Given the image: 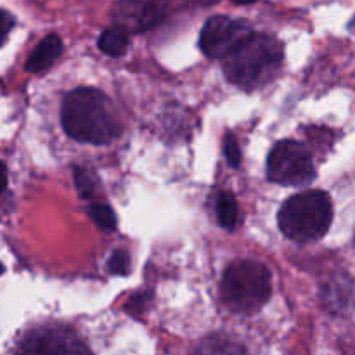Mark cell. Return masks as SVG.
Wrapping results in <instances>:
<instances>
[{
  "instance_id": "1",
  "label": "cell",
  "mask_w": 355,
  "mask_h": 355,
  "mask_svg": "<svg viewBox=\"0 0 355 355\" xmlns=\"http://www.w3.org/2000/svg\"><path fill=\"white\" fill-rule=\"evenodd\" d=\"M61 123L69 137L85 144H110L121 134L111 101L103 90L92 87H82L64 97Z\"/></svg>"
},
{
  "instance_id": "2",
  "label": "cell",
  "mask_w": 355,
  "mask_h": 355,
  "mask_svg": "<svg viewBox=\"0 0 355 355\" xmlns=\"http://www.w3.org/2000/svg\"><path fill=\"white\" fill-rule=\"evenodd\" d=\"M283 59V44L276 37L252 33L224 59V73L232 85L257 90L277 75Z\"/></svg>"
},
{
  "instance_id": "3",
  "label": "cell",
  "mask_w": 355,
  "mask_h": 355,
  "mask_svg": "<svg viewBox=\"0 0 355 355\" xmlns=\"http://www.w3.org/2000/svg\"><path fill=\"white\" fill-rule=\"evenodd\" d=\"M286 238L297 243L321 239L333 222V205L324 191H305L288 198L277 214Z\"/></svg>"
},
{
  "instance_id": "4",
  "label": "cell",
  "mask_w": 355,
  "mask_h": 355,
  "mask_svg": "<svg viewBox=\"0 0 355 355\" xmlns=\"http://www.w3.org/2000/svg\"><path fill=\"white\" fill-rule=\"evenodd\" d=\"M272 295V277L263 263L236 260L220 281V298L232 312L255 314Z\"/></svg>"
},
{
  "instance_id": "5",
  "label": "cell",
  "mask_w": 355,
  "mask_h": 355,
  "mask_svg": "<svg viewBox=\"0 0 355 355\" xmlns=\"http://www.w3.org/2000/svg\"><path fill=\"white\" fill-rule=\"evenodd\" d=\"M267 177L290 187H305L315 179V166L309 149L298 141H279L267 158Z\"/></svg>"
},
{
  "instance_id": "6",
  "label": "cell",
  "mask_w": 355,
  "mask_h": 355,
  "mask_svg": "<svg viewBox=\"0 0 355 355\" xmlns=\"http://www.w3.org/2000/svg\"><path fill=\"white\" fill-rule=\"evenodd\" d=\"M253 28L245 19L227 16H214L207 19L200 35V47L210 59H225L234 52L250 35Z\"/></svg>"
},
{
  "instance_id": "7",
  "label": "cell",
  "mask_w": 355,
  "mask_h": 355,
  "mask_svg": "<svg viewBox=\"0 0 355 355\" xmlns=\"http://www.w3.org/2000/svg\"><path fill=\"white\" fill-rule=\"evenodd\" d=\"M168 0H118L111 10L114 26L127 33H144L162 23Z\"/></svg>"
},
{
  "instance_id": "8",
  "label": "cell",
  "mask_w": 355,
  "mask_h": 355,
  "mask_svg": "<svg viewBox=\"0 0 355 355\" xmlns=\"http://www.w3.org/2000/svg\"><path fill=\"white\" fill-rule=\"evenodd\" d=\"M17 352L24 354H83L89 352L85 345L76 338L71 329L51 328L38 329L21 342Z\"/></svg>"
},
{
  "instance_id": "9",
  "label": "cell",
  "mask_w": 355,
  "mask_h": 355,
  "mask_svg": "<svg viewBox=\"0 0 355 355\" xmlns=\"http://www.w3.org/2000/svg\"><path fill=\"white\" fill-rule=\"evenodd\" d=\"M62 49H64V45H62V40L59 35H47V37L37 45V49L31 52L24 68L30 73L45 71V69L51 68V66L54 64L55 59L62 54Z\"/></svg>"
},
{
  "instance_id": "10",
  "label": "cell",
  "mask_w": 355,
  "mask_h": 355,
  "mask_svg": "<svg viewBox=\"0 0 355 355\" xmlns=\"http://www.w3.org/2000/svg\"><path fill=\"white\" fill-rule=\"evenodd\" d=\"M99 49L106 55H111V58H120L127 52L128 44H130V38H128V33L121 28L113 26L110 30H104L99 37Z\"/></svg>"
},
{
  "instance_id": "11",
  "label": "cell",
  "mask_w": 355,
  "mask_h": 355,
  "mask_svg": "<svg viewBox=\"0 0 355 355\" xmlns=\"http://www.w3.org/2000/svg\"><path fill=\"white\" fill-rule=\"evenodd\" d=\"M215 210H217L218 224H220L222 227H225L227 231H232V229L238 225V218H239L238 201H236V198L232 196L231 193L218 194Z\"/></svg>"
},
{
  "instance_id": "12",
  "label": "cell",
  "mask_w": 355,
  "mask_h": 355,
  "mask_svg": "<svg viewBox=\"0 0 355 355\" xmlns=\"http://www.w3.org/2000/svg\"><path fill=\"white\" fill-rule=\"evenodd\" d=\"M73 175H75V186L78 189L80 198L82 200H92L97 193V179L94 177V173L83 168V166H75Z\"/></svg>"
},
{
  "instance_id": "13",
  "label": "cell",
  "mask_w": 355,
  "mask_h": 355,
  "mask_svg": "<svg viewBox=\"0 0 355 355\" xmlns=\"http://www.w3.org/2000/svg\"><path fill=\"white\" fill-rule=\"evenodd\" d=\"M89 215L101 229L113 231L116 227V215L111 210V207L104 203H94L89 207Z\"/></svg>"
},
{
  "instance_id": "14",
  "label": "cell",
  "mask_w": 355,
  "mask_h": 355,
  "mask_svg": "<svg viewBox=\"0 0 355 355\" xmlns=\"http://www.w3.org/2000/svg\"><path fill=\"white\" fill-rule=\"evenodd\" d=\"M107 270L114 276H127L130 272V257L125 250H116L107 260Z\"/></svg>"
},
{
  "instance_id": "15",
  "label": "cell",
  "mask_w": 355,
  "mask_h": 355,
  "mask_svg": "<svg viewBox=\"0 0 355 355\" xmlns=\"http://www.w3.org/2000/svg\"><path fill=\"white\" fill-rule=\"evenodd\" d=\"M224 155H225V159H227V163L232 166V168H238V166L241 165V148H239L234 135L231 134L225 135Z\"/></svg>"
},
{
  "instance_id": "16",
  "label": "cell",
  "mask_w": 355,
  "mask_h": 355,
  "mask_svg": "<svg viewBox=\"0 0 355 355\" xmlns=\"http://www.w3.org/2000/svg\"><path fill=\"white\" fill-rule=\"evenodd\" d=\"M149 300H151V295H149V293H139V295H135V297L130 298L127 309L132 312V314H141V312H144L146 305L149 304Z\"/></svg>"
},
{
  "instance_id": "17",
  "label": "cell",
  "mask_w": 355,
  "mask_h": 355,
  "mask_svg": "<svg viewBox=\"0 0 355 355\" xmlns=\"http://www.w3.org/2000/svg\"><path fill=\"white\" fill-rule=\"evenodd\" d=\"M14 26V17L10 16L7 10H2V31H0V37H2V42H6L7 35H9L10 28Z\"/></svg>"
},
{
  "instance_id": "18",
  "label": "cell",
  "mask_w": 355,
  "mask_h": 355,
  "mask_svg": "<svg viewBox=\"0 0 355 355\" xmlns=\"http://www.w3.org/2000/svg\"><path fill=\"white\" fill-rule=\"evenodd\" d=\"M189 3H194V6H211V3H217L218 0H187Z\"/></svg>"
},
{
  "instance_id": "19",
  "label": "cell",
  "mask_w": 355,
  "mask_h": 355,
  "mask_svg": "<svg viewBox=\"0 0 355 355\" xmlns=\"http://www.w3.org/2000/svg\"><path fill=\"white\" fill-rule=\"evenodd\" d=\"M232 2L238 3V6H248V3L257 2V0H232Z\"/></svg>"
}]
</instances>
